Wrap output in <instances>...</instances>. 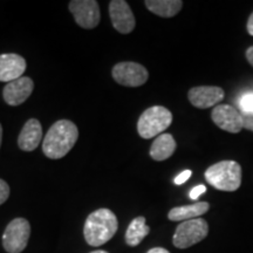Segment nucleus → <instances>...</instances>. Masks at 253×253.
I'll return each mask as SVG.
<instances>
[{
  "label": "nucleus",
  "instance_id": "nucleus-1",
  "mask_svg": "<svg viewBox=\"0 0 253 253\" xmlns=\"http://www.w3.org/2000/svg\"><path fill=\"white\" fill-rule=\"evenodd\" d=\"M79 138L75 123L69 120H60L49 128L43 138L42 151L50 160L65 157L73 149Z\"/></svg>",
  "mask_w": 253,
  "mask_h": 253
},
{
  "label": "nucleus",
  "instance_id": "nucleus-2",
  "mask_svg": "<svg viewBox=\"0 0 253 253\" xmlns=\"http://www.w3.org/2000/svg\"><path fill=\"white\" fill-rule=\"evenodd\" d=\"M119 227L116 214L109 209H99L87 217L84 236L90 246L99 248L115 236Z\"/></svg>",
  "mask_w": 253,
  "mask_h": 253
},
{
  "label": "nucleus",
  "instance_id": "nucleus-3",
  "mask_svg": "<svg viewBox=\"0 0 253 253\" xmlns=\"http://www.w3.org/2000/svg\"><path fill=\"white\" fill-rule=\"evenodd\" d=\"M204 176L214 189L233 192L242 184V167L236 161H221L209 167Z\"/></svg>",
  "mask_w": 253,
  "mask_h": 253
},
{
  "label": "nucleus",
  "instance_id": "nucleus-4",
  "mask_svg": "<svg viewBox=\"0 0 253 253\" xmlns=\"http://www.w3.org/2000/svg\"><path fill=\"white\" fill-rule=\"evenodd\" d=\"M172 123V114L162 106H154L144 110L137 122V131L142 138L149 140L160 136Z\"/></svg>",
  "mask_w": 253,
  "mask_h": 253
},
{
  "label": "nucleus",
  "instance_id": "nucleus-5",
  "mask_svg": "<svg viewBox=\"0 0 253 253\" xmlns=\"http://www.w3.org/2000/svg\"><path fill=\"white\" fill-rule=\"evenodd\" d=\"M209 235V224L203 218L182 221L176 227L175 235L172 238V244L177 249H189L202 240L207 238Z\"/></svg>",
  "mask_w": 253,
  "mask_h": 253
},
{
  "label": "nucleus",
  "instance_id": "nucleus-6",
  "mask_svg": "<svg viewBox=\"0 0 253 253\" xmlns=\"http://www.w3.org/2000/svg\"><path fill=\"white\" fill-rule=\"evenodd\" d=\"M31 225L25 218H15L6 226L2 235V246L8 253L23 252L28 244Z\"/></svg>",
  "mask_w": 253,
  "mask_h": 253
},
{
  "label": "nucleus",
  "instance_id": "nucleus-7",
  "mask_svg": "<svg viewBox=\"0 0 253 253\" xmlns=\"http://www.w3.org/2000/svg\"><path fill=\"white\" fill-rule=\"evenodd\" d=\"M114 80L126 87H140L148 81L149 73L137 62H119L112 71Z\"/></svg>",
  "mask_w": 253,
  "mask_h": 253
},
{
  "label": "nucleus",
  "instance_id": "nucleus-8",
  "mask_svg": "<svg viewBox=\"0 0 253 253\" xmlns=\"http://www.w3.org/2000/svg\"><path fill=\"white\" fill-rule=\"evenodd\" d=\"M69 11L82 28L91 30L100 23V7L95 0H73L69 2Z\"/></svg>",
  "mask_w": 253,
  "mask_h": 253
},
{
  "label": "nucleus",
  "instance_id": "nucleus-9",
  "mask_svg": "<svg viewBox=\"0 0 253 253\" xmlns=\"http://www.w3.org/2000/svg\"><path fill=\"white\" fill-rule=\"evenodd\" d=\"M211 119L221 130L238 134L243 129L242 112L230 104H218L212 109Z\"/></svg>",
  "mask_w": 253,
  "mask_h": 253
},
{
  "label": "nucleus",
  "instance_id": "nucleus-10",
  "mask_svg": "<svg viewBox=\"0 0 253 253\" xmlns=\"http://www.w3.org/2000/svg\"><path fill=\"white\" fill-rule=\"evenodd\" d=\"M109 15L114 28L122 34L134 31L136 20L130 6L125 0H112L109 4Z\"/></svg>",
  "mask_w": 253,
  "mask_h": 253
},
{
  "label": "nucleus",
  "instance_id": "nucleus-11",
  "mask_svg": "<svg viewBox=\"0 0 253 253\" xmlns=\"http://www.w3.org/2000/svg\"><path fill=\"white\" fill-rule=\"evenodd\" d=\"M225 97L223 88L216 86H199L189 90L188 99L192 106L198 109H208L218 106Z\"/></svg>",
  "mask_w": 253,
  "mask_h": 253
},
{
  "label": "nucleus",
  "instance_id": "nucleus-12",
  "mask_svg": "<svg viewBox=\"0 0 253 253\" xmlns=\"http://www.w3.org/2000/svg\"><path fill=\"white\" fill-rule=\"evenodd\" d=\"M34 89L33 80L28 77H23L18 80L8 82L2 90L5 102L9 106H19L31 96Z\"/></svg>",
  "mask_w": 253,
  "mask_h": 253
},
{
  "label": "nucleus",
  "instance_id": "nucleus-13",
  "mask_svg": "<svg viewBox=\"0 0 253 253\" xmlns=\"http://www.w3.org/2000/svg\"><path fill=\"white\" fill-rule=\"evenodd\" d=\"M27 63L23 56L14 53L0 55V81L12 82L23 78Z\"/></svg>",
  "mask_w": 253,
  "mask_h": 253
},
{
  "label": "nucleus",
  "instance_id": "nucleus-14",
  "mask_svg": "<svg viewBox=\"0 0 253 253\" xmlns=\"http://www.w3.org/2000/svg\"><path fill=\"white\" fill-rule=\"evenodd\" d=\"M42 140V128L39 120L31 119L25 123L18 137V145L24 151H33Z\"/></svg>",
  "mask_w": 253,
  "mask_h": 253
},
{
  "label": "nucleus",
  "instance_id": "nucleus-15",
  "mask_svg": "<svg viewBox=\"0 0 253 253\" xmlns=\"http://www.w3.org/2000/svg\"><path fill=\"white\" fill-rule=\"evenodd\" d=\"M209 210H210V204L208 202H197L194 204L171 209L168 213V218L171 221L191 220L203 216Z\"/></svg>",
  "mask_w": 253,
  "mask_h": 253
},
{
  "label": "nucleus",
  "instance_id": "nucleus-16",
  "mask_svg": "<svg viewBox=\"0 0 253 253\" xmlns=\"http://www.w3.org/2000/svg\"><path fill=\"white\" fill-rule=\"evenodd\" d=\"M177 144L175 138L170 134H162L155 138L150 148V157L155 161H166L176 151Z\"/></svg>",
  "mask_w": 253,
  "mask_h": 253
},
{
  "label": "nucleus",
  "instance_id": "nucleus-17",
  "mask_svg": "<svg viewBox=\"0 0 253 253\" xmlns=\"http://www.w3.org/2000/svg\"><path fill=\"white\" fill-rule=\"evenodd\" d=\"M147 8L154 14L162 18H172L181 11L183 1L181 0H147Z\"/></svg>",
  "mask_w": 253,
  "mask_h": 253
},
{
  "label": "nucleus",
  "instance_id": "nucleus-18",
  "mask_svg": "<svg viewBox=\"0 0 253 253\" xmlns=\"http://www.w3.org/2000/svg\"><path fill=\"white\" fill-rule=\"evenodd\" d=\"M150 233V227L145 224V218L143 216L136 217L129 224L126 231V245L135 248L140 245L145 237Z\"/></svg>",
  "mask_w": 253,
  "mask_h": 253
},
{
  "label": "nucleus",
  "instance_id": "nucleus-19",
  "mask_svg": "<svg viewBox=\"0 0 253 253\" xmlns=\"http://www.w3.org/2000/svg\"><path fill=\"white\" fill-rule=\"evenodd\" d=\"M240 106V112H253V93L250 91V93H245L240 97L239 101Z\"/></svg>",
  "mask_w": 253,
  "mask_h": 253
},
{
  "label": "nucleus",
  "instance_id": "nucleus-20",
  "mask_svg": "<svg viewBox=\"0 0 253 253\" xmlns=\"http://www.w3.org/2000/svg\"><path fill=\"white\" fill-rule=\"evenodd\" d=\"M243 116V129H248V130L253 132V112H242Z\"/></svg>",
  "mask_w": 253,
  "mask_h": 253
},
{
  "label": "nucleus",
  "instance_id": "nucleus-21",
  "mask_svg": "<svg viewBox=\"0 0 253 253\" xmlns=\"http://www.w3.org/2000/svg\"><path fill=\"white\" fill-rule=\"evenodd\" d=\"M9 197V186L7 183L0 179V205L4 204Z\"/></svg>",
  "mask_w": 253,
  "mask_h": 253
},
{
  "label": "nucleus",
  "instance_id": "nucleus-22",
  "mask_svg": "<svg viewBox=\"0 0 253 253\" xmlns=\"http://www.w3.org/2000/svg\"><path fill=\"white\" fill-rule=\"evenodd\" d=\"M204 192H207V186L205 185H197L195 186L194 189L190 191V198L194 199V201H196V199H198V197L201 195H203Z\"/></svg>",
  "mask_w": 253,
  "mask_h": 253
},
{
  "label": "nucleus",
  "instance_id": "nucleus-23",
  "mask_svg": "<svg viewBox=\"0 0 253 253\" xmlns=\"http://www.w3.org/2000/svg\"><path fill=\"white\" fill-rule=\"evenodd\" d=\"M191 170H185V171H183L179 173L178 176L175 178V184L177 185H181L183 183H185L188 179L190 178V176H191Z\"/></svg>",
  "mask_w": 253,
  "mask_h": 253
},
{
  "label": "nucleus",
  "instance_id": "nucleus-24",
  "mask_svg": "<svg viewBox=\"0 0 253 253\" xmlns=\"http://www.w3.org/2000/svg\"><path fill=\"white\" fill-rule=\"evenodd\" d=\"M245 56H246V60H248L250 65H251L252 67H253V46L249 47V48L246 49Z\"/></svg>",
  "mask_w": 253,
  "mask_h": 253
},
{
  "label": "nucleus",
  "instance_id": "nucleus-25",
  "mask_svg": "<svg viewBox=\"0 0 253 253\" xmlns=\"http://www.w3.org/2000/svg\"><path fill=\"white\" fill-rule=\"evenodd\" d=\"M246 30H248V33L250 36L253 37V12L252 14L249 17L248 24H246Z\"/></svg>",
  "mask_w": 253,
  "mask_h": 253
},
{
  "label": "nucleus",
  "instance_id": "nucleus-26",
  "mask_svg": "<svg viewBox=\"0 0 253 253\" xmlns=\"http://www.w3.org/2000/svg\"><path fill=\"white\" fill-rule=\"evenodd\" d=\"M147 253H170V252L163 248H154V249H150Z\"/></svg>",
  "mask_w": 253,
  "mask_h": 253
},
{
  "label": "nucleus",
  "instance_id": "nucleus-27",
  "mask_svg": "<svg viewBox=\"0 0 253 253\" xmlns=\"http://www.w3.org/2000/svg\"><path fill=\"white\" fill-rule=\"evenodd\" d=\"M1 142H2V126L0 125V147H1Z\"/></svg>",
  "mask_w": 253,
  "mask_h": 253
},
{
  "label": "nucleus",
  "instance_id": "nucleus-28",
  "mask_svg": "<svg viewBox=\"0 0 253 253\" xmlns=\"http://www.w3.org/2000/svg\"><path fill=\"white\" fill-rule=\"evenodd\" d=\"M90 253H108L107 251H103V250H96V251H93Z\"/></svg>",
  "mask_w": 253,
  "mask_h": 253
}]
</instances>
